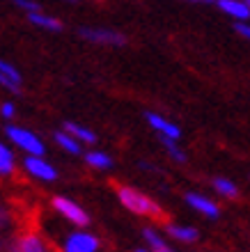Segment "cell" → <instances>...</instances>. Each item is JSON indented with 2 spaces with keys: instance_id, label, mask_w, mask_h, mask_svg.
Returning <instances> with one entry per match:
<instances>
[{
  "instance_id": "cell-27",
  "label": "cell",
  "mask_w": 250,
  "mask_h": 252,
  "mask_svg": "<svg viewBox=\"0 0 250 252\" xmlns=\"http://www.w3.org/2000/svg\"><path fill=\"white\" fill-rule=\"evenodd\" d=\"M0 252H2V239H0Z\"/></svg>"
},
{
  "instance_id": "cell-21",
  "label": "cell",
  "mask_w": 250,
  "mask_h": 252,
  "mask_svg": "<svg viewBox=\"0 0 250 252\" xmlns=\"http://www.w3.org/2000/svg\"><path fill=\"white\" fill-rule=\"evenodd\" d=\"M14 5L19 7V9H23V12H37V9H39V5H37V2H35V0H12Z\"/></svg>"
},
{
  "instance_id": "cell-11",
  "label": "cell",
  "mask_w": 250,
  "mask_h": 252,
  "mask_svg": "<svg viewBox=\"0 0 250 252\" xmlns=\"http://www.w3.org/2000/svg\"><path fill=\"white\" fill-rule=\"evenodd\" d=\"M220 12L232 16L234 21H248L250 19V2L248 0H216Z\"/></svg>"
},
{
  "instance_id": "cell-25",
  "label": "cell",
  "mask_w": 250,
  "mask_h": 252,
  "mask_svg": "<svg viewBox=\"0 0 250 252\" xmlns=\"http://www.w3.org/2000/svg\"><path fill=\"white\" fill-rule=\"evenodd\" d=\"M133 252H151V250H147V248H136Z\"/></svg>"
},
{
  "instance_id": "cell-10",
  "label": "cell",
  "mask_w": 250,
  "mask_h": 252,
  "mask_svg": "<svg viewBox=\"0 0 250 252\" xmlns=\"http://www.w3.org/2000/svg\"><path fill=\"white\" fill-rule=\"evenodd\" d=\"M147 124L161 135V138H170V140H179L181 138V128L175 122L165 120L163 115L158 113H147Z\"/></svg>"
},
{
  "instance_id": "cell-26",
  "label": "cell",
  "mask_w": 250,
  "mask_h": 252,
  "mask_svg": "<svg viewBox=\"0 0 250 252\" xmlns=\"http://www.w3.org/2000/svg\"><path fill=\"white\" fill-rule=\"evenodd\" d=\"M191 2H211V0H191Z\"/></svg>"
},
{
  "instance_id": "cell-15",
  "label": "cell",
  "mask_w": 250,
  "mask_h": 252,
  "mask_svg": "<svg viewBox=\"0 0 250 252\" xmlns=\"http://www.w3.org/2000/svg\"><path fill=\"white\" fill-rule=\"evenodd\" d=\"M62 126H65L62 131H67L71 138H76L80 145H94V142H97V133H94L92 128H87V126L76 124V122H65Z\"/></svg>"
},
{
  "instance_id": "cell-28",
  "label": "cell",
  "mask_w": 250,
  "mask_h": 252,
  "mask_svg": "<svg viewBox=\"0 0 250 252\" xmlns=\"http://www.w3.org/2000/svg\"><path fill=\"white\" fill-rule=\"evenodd\" d=\"M65 2H76V0H65Z\"/></svg>"
},
{
  "instance_id": "cell-23",
  "label": "cell",
  "mask_w": 250,
  "mask_h": 252,
  "mask_svg": "<svg viewBox=\"0 0 250 252\" xmlns=\"http://www.w3.org/2000/svg\"><path fill=\"white\" fill-rule=\"evenodd\" d=\"M234 30H237V34H239V37H244V39H248V37H250L248 21H237V23H234Z\"/></svg>"
},
{
  "instance_id": "cell-17",
  "label": "cell",
  "mask_w": 250,
  "mask_h": 252,
  "mask_svg": "<svg viewBox=\"0 0 250 252\" xmlns=\"http://www.w3.org/2000/svg\"><path fill=\"white\" fill-rule=\"evenodd\" d=\"M53 140H55V145H60L62 152L71 154V156H80V154H83V145H80L76 138H71L67 131H58L53 135Z\"/></svg>"
},
{
  "instance_id": "cell-24",
  "label": "cell",
  "mask_w": 250,
  "mask_h": 252,
  "mask_svg": "<svg viewBox=\"0 0 250 252\" xmlns=\"http://www.w3.org/2000/svg\"><path fill=\"white\" fill-rule=\"evenodd\" d=\"M7 225H9V211H7L5 204H0V229Z\"/></svg>"
},
{
  "instance_id": "cell-4",
  "label": "cell",
  "mask_w": 250,
  "mask_h": 252,
  "mask_svg": "<svg viewBox=\"0 0 250 252\" xmlns=\"http://www.w3.org/2000/svg\"><path fill=\"white\" fill-rule=\"evenodd\" d=\"M101 239L87 229H73L60 241V252H99Z\"/></svg>"
},
{
  "instance_id": "cell-13",
  "label": "cell",
  "mask_w": 250,
  "mask_h": 252,
  "mask_svg": "<svg viewBox=\"0 0 250 252\" xmlns=\"http://www.w3.org/2000/svg\"><path fill=\"white\" fill-rule=\"evenodd\" d=\"M26 16H28V21L37 28H44V30H51V32H60V30H62V21L55 19V16H51V14H44L41 9H37V12H28Z\"/></svg>"
},
{
  "instance_id": "cell-14",
  "label": "cell",
  "mask_w": 250,
  "mask_h": 252,
  "mask_svg": "<svg viewBox=\"0 0 250 252\" xmlns=\"http://www.w3.org/2000/svg\"><path fill=\"white\" fill-rule=\"evenodd\" d=\"M14 172H16V154L9 145L0 142V179L14 177Z\"/></svg>"
},
{
  "instance_id": "cell-3",
  "label": "cell",
  "mask_w": 250,
  "mask_h": 252,
  "mask_svg": "<svg viewBox=\"0 0 250 252\" xmlns=\"http://www.w3.org/2000/svg\"><path fill=\"white\" fill-rule=\"evenodd\" d=\"M53 204V211L58 213L60 218H65L69 225H73L76 229H85L90 225V213L78 204V202H73L71 197H65V195H55L51 199Z\"/></svg>"
},
{
  "instance_id": "cell-5",
  "label": "cell",
  "mask_w": 250,
  "mask_h": 252,
  "mask_svg": "<svg viewBox=\"0 0 250 252\" xmlns=\"http://www.w3.org/2000/svg\"><path fill=\"white\" fill-rule=\"evenodd\" d=\"M23 170L28 177L41 181V184H53L58 181V167L48 163L46 156H26L23 158Z\"/></svg>"
},
{
  "instance_id": "cell-22",
  "label": "cell",
  "mask_w": 250,
  "mask_h": 252,
  "mask_svg": "<svg viewBox=\"0 0 250 252\" xmlns=\"http://www.w3.org/2000/svg\"><path fill=\"white\" fill-rule=\"evenodd\" d=\"M0 115H2L5 120H14V117H16V106H14L12 101H5V103L0 106Z\"/></svg>"
},
{
  "instance_id": "cell-9",
  "label": "cell",
  "mask_w": 250,
  "mask_h": 252,
  "mask_svg": "<svg viewBox=\"0 0 250 252\" xmlns=\"http://www.w3.org/2000/svg\"><path fill=\"white\" fill-rule=\"evenodd\" d=\"M21 85H23V78H21V71L12 62H7L5 58H0V87H5L7 92H21Z\"/></svg>"
},
{
  "instance_id": "cell-19",
  "label": "cell",
  "mask_w": 250,
  "mask_h": 252,
  "mask_svg": "<svg viewBox=\"0 0 250 252\" xmlns=\"http://www.w3.org/2000/svg\"><path fill=\"white\" fill-rule=\"evenodd\" d=\"M211 186H214V190L225 199H237L239 197V186L232 179H227V177H216V179L211 181Z\"/></svg>"
},
{
  "instance_id": "cell-16",
  "label": "cell",
  "mask_w": 250,
  "mask_h": 252,
  "mask_svg": "<svg viewBox=\"0 0 250 252\" xmlns=\"http://www.w3.org/2000/svg\"><path fill=\"white\" fill-rule=\"evenodd\" d=\"M143 236H145V241H147V250H151V252H175V248L165 241L163 234H158L154 227H145V229H143Z\"/></svg>"
},
{
  "instance_id": "cell-1",
  "label": "cell",
  "mask_w": 250,
  "mask_h": 252,
  "mask_svg": "<svg viewBox=\"0 0 250 252\" xmlns=\"http://www.w3.org/2000/svg\"><path fill=\"white\" fill-rule=\"evenodd\" d=\"M117 199L126 211L136 213V216H145V218H158L163 209L158 206L156 199H151L147 192L138 190L133 186H117Z\"/></svg>"
},
{
  "instance_id": "cell-20",
  "label": "cell",
  "mask_w": 250,
  "mask_h": 252,
  "mask_svg": "<svg viewBox=\"0 0 250 252\" xmlns=\"http://www.w3.org/2000/svg\"><path fill=\"white\" fill-rule=\"evenodd\" d=\"M161 145H163V149L168 152V156H170L175 163H186V152L179 147V140H170V138H161Z\"/></svg>"
},
{
  "instance_id": "cell-18",
  "label": "cell",
  "mask_w": 250,
  "mask_h": 252,
  "mask_svg": "<svg viewBox=\"0 0 250 252\" xmlns=\"http://www.w3.org/2000/svg\"><path fill=\"white\" fill-rule=\"evenodd\" d=\"M85 163L94 170H110L115 165V160H112L110 154L101 152V149H92V152H85Z\"/></svg>"
},
{
  "instance_id": "cell-7",
  "label": "cell",
  "mask_w": 250,
  "mask_h": 252,
  "mask_svg": "<svg viewBox=\"0 0 250 252\" xmlns=\"http://www.w3.org/2000/svg\"><path fill=\"white\" fill-rule=\"evenodd\" d=\"M184 199L193 211L202 213L204 218H209V220L220 218V206H218L216 199H209L207 195H202V192H186Z\"/></svg>"
},
{
  "instance_id": "cell-6",
  "label": "cell",
  "mask_w": 250,
  "mask_h": 252,
  "mask_svg": "<svg viewBox=\"0 0 250 252\" xmlns=\"http://www.w3.org/2000/svg\"><path fill=\"white\" fill-rule=\"evenodd\" d=\"M78 34L83 39L101 44V46H124L126 37L117 30H106V28H78Z\"/></svg>"
},
{
  "instance_id": "cell-8",
  "label": "cell",
  "mask_w": 250,
  "mask_h": 252,
  "mask_svg": "<svg viewBox=\"0 0 250 252\" xmlns=\"http://www.w3.org/2000/svg\"><path fill=\"white\" fill-rule=\"evenodd\" d=\"M12 252H48V243L41 234L23 232L19 239L14 241Z\"/></svg>"
},
{
  "instance_id": "cell-2",
  "label": "cell",
  "mask_w": 250,
  "mask_h": 252,
  "mask_svg": "<svg viewBox=\"0 0 250 252\" xmlns=\"http://www.w3.org/2000/svg\"><path fill=\"white\" fill-rule=\"evenodd\" d=\"M5 133H7L9 145L21 149L26 156H46V145H44V140H41L35 131H30L26 126L12 124L5 128Z\"/></svg>"
},
{
  "instance_id": "cell-12",
  "label": "cell",
  "mask_w": 250,
  "mask_h": 252,
  "mask_svg": "<svg viewBox=\"0 0 250 252\" xmlns=\"http://www.w3.org/2000/svg\"><path fill=\"white\" fill-rule=\"evenodd\" d=\"M165 234L172 236L175 241H181V243H195L200 239V232L191 225H179V222H168L165 225Z\"/></svg>"
}]
</instances>
